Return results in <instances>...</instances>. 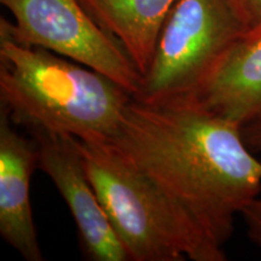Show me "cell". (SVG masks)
<instances>
[{"label": "cell", "mask_w": 261, "mask_h": 261, "mask_svg": "<svg viewBox=\"0 0 261 261\" xmlns=\"http://www.w3.org/2000/svg\"><path fill=\"white\" fill-rule=\"evenodd\" d=\"M130 99L99 71L0 31V102L16 125L110 142Z\"/></svg>", "instance_id": "obj_2"}, {"label": "cell", "mask_w": 261, "mask_h": 261, "mask_svg": "<svg viewBox=\"0 0 261 261\" xmlns=\"http://www.w3.org/2000/svg\"><path fill=\"white\" fill-rule=\"evenodd\" d=\"M242 219L246 224L249 240L261 250V197H256L244 208Z\"/></svg>", "instance_id": "obj_10"}, {"label": "cell", "mask_w": 261, "mask_h": 261, "mask_svg": "<svg viewBox=\"0 0 261 261\" xmlns=\"http://www.w3.org/2000/svg\"><path fill=\"white\" fill-rule=\"evenodd\" d=\"M248 31L261 28V0H230Z\"/></svg>", "instance_id": "obj_11"}, {"label": "cell", "mask_w": 261, "mask_h": 261, "mask_svg": "<svg viewBox=\"0 0 261 261\" xmlns=\"http://www.w3.org/2000/svg\"><path fill=\"white\" fill-rule=\"evenodd\" d=\"M15 22L0 18V31L27 46L69 58L112 79L132 97L142 74L121 45L104 32L79 0H0Z\"/></svg>", "instance_id": "obj_5"}, {"label": "cell", "mask_w": 261, "mask_h": 261, "mask_svg": "<svg viewBox=\"0 0 261 261\" xmlns=\"http://www.w3.org/2000/svg\"><path fill=\"white\" fill-rule=\"evenodd\" d=\"M246 32L230 0H175L133 98L156 106L188 102Z\"/></svg>", "instance_id": "obj_4"}, {"label": "cell", "mask_w": 261, "mask_h": 261, "mask_svg": "<svg viewBox=\"0 0 261 261\" xmlns=\"http://www.w3.org/2000/svg\"><path fill=\"white\" fill-rule=\"evenodd\" d=\"M109 143L187 211L218 247L261 194V158L242 127L190 103L127 104Z\"/></svg>", "instance_id": "obj_1"}, {"label": "cell", "mask_w": 261, "mask_h": 261, "mask_svg": "<svg viewBox=\"0 0 261 261\" xmlns=\"http://www.w3.org/2000/svg\"><path fill=\"white\" fill-rule=\"evenodd\" d=\"M247 145L261 158V117L242 127Z\"/></svg>", "instance_id": "obj_12"}, {"label": "cell", "mask_w": 261, "mask_h": 261, "mask_svg": "<svg viewBox=\"0 0 261 261\" xmlns=\"http://www.w3.org/2000/svg\"><path fill=\"white\" fill-rule=\"evenodd\" d=\"M184 103L241 127L261 117V28L241 35Z\"/></svg>", "instance_id": "obj_8"}, {"label": "cell", "mask_w": 261, "mask_h": 261, "mask_svg": "<svg viewBox=\"0 0 261 261\" xmlns=\"http://www.w3.org/2000/svg\"><path fill=\"white\" fill-rule=\"evenodd\" d=\"M93 21L121 45L144 75L175 0H79Z\"/></svg>", "instance_id": "obj_9"}, {"label": "cell", "mask_w": 261, "mask_h": 261, "mask_svg": "<svg viewBox=\"0 0 261 261\" xmlns=\"http://www.w3.org/2000/svg\"><path fill=\"white\" fill-rule=\"evenodd\" d=\"M98 200L129 261H224L223 248L109 142L80 140Z\"/></svg>", "instance_id": "obj_3"}, {"label": "cell", "mask_w": 261, "mask_h": 261, "mask_svg": "<svg viewBox=\"0 0 261 261\" xmlns=\"http://www.w3.org/2000/svg\"><path fill=\"white\" fill-rule=\"evenodd\" d=\"M38 150V167L57 188L77 227L85 259L129 261L92 187L80 139L41 127L28 128Z\"/></svg>", "instance_id": "obj_6"}, {"label": "cell", "mask_w": 261, "mask_h": 261, "mask_svg": "<svg viewBox=\"0 0 261 261\" xmlns=\"http://www.w3.org/2000/svg\"><path fill=\"white\" fill-rule=\"evenodd\" d=\"M14 125L0 107V234L24 260L42 261L29 196L32 174L39 168L38 150Z\"/></svg>", "instance_id": "obj_7"}]
</instances>
